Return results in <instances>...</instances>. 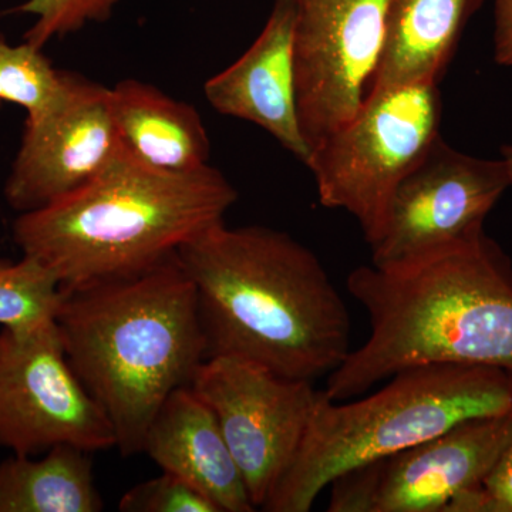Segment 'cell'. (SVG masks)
<instances>
[{
    "mask_svg": "<svg viewBox=\"0 0 512 512\" xmlns=\"http://www.w3.org/2000/svg\"><path fill=\"white\" fill-rule=\"evenodd\" d=\"M370 335L333 370V402L363 396L410 367L488 366L512 377V261L484 229L392 265H363L346 281Z\"/></svg>",
    "mask_w": 512,
    "mask_h": 512,
    "instance_id": "1",
    "label": "cell"
},
{
    "mask_svg": "<svg viewBox=\"0 0 512 512\" xmlns=\"http://www.w3.org/2000/svg\"><path fill=\"white\" fill-rule=\"evenodd\" d=\"M197 291L207 357L315 382L350 350L348 306L311 249L266 227L208 228L177 251Z\"/></svg>",
    "mask_w": 512,
    "mask_h": 512,
    "instance_id": "2",
    "label": "cell"
},
{
    "mask_svg": "<svg viewBox=\"0 0 512 512\" xmlns=\"http://www.w3.org/2000/svg\"><path fill=\"white\" fill-rule=\"evenodd\" d=\"M55 322L116 448L126 457L143 453L158 410L207 359L197 291L177 254L141 274L62 289Z\"/></svg>",
    "mask_w": 512,
    "mask_h": 512,
    "instance_id": "3",
    "label": "cell"
},
{
    "mask_svg": "<svg viewBox=\"0 0 512 512\" xmlns=\"http://www.w3.org/2000/svg\"><path fill=\"white\" fill-rule=\"evenodd\" d=\"M238 192L210 164L171 173L141 163L123 146L79 190L13 225L22 254L45 265L60 288L141 274L225 221Z\"/></svg>",
    "mask_w": 512,
    "mask_h": 512,
    "instance_id": "4",
    "label": "cell"
},
{
    "mask_svg": "<svg viewBox=\"0 0 512 512\" xmlns=\"http://www.w3.org/2000/svg\"><path fill=\"white\" fill-rule=\"evenodd\" d=\"M376 393L333 402L319 390L291 467L262 510L309 512L336 477L439 436L461 421L512 409V377L488 366L427 365Z\"/></svg>",
    "mask_w": 512,
    "mask_h": 512,
    "instance_id": "5",
    "label": "cell"
},
{
    "mask_svg": "<svg viewBox=\"0 0 512 512\" xmlns=\"http://www.w3.org/2000/svg\"><path fill=\"white\" fill-rule=\"evenodd\" d=\"M439 84H409L367 94L355 116L313 148L306 167L320 204L355 217L375 241L397 185L440 136Z\"/></svg>",
    "mask_w": 512,
    "mask_h": 512,
    "instance_id": "6",
    "label": "cell"
},
{
    "mask_svg": "<svg viewBox=\"0 0 512 512\" xmlns=\"http://www.w3.org/2000/svg\"><path fill=\"white\" fill-rule=\"evenodd\" d=\"M512 440V409L360 464L329 484V512H460Z\"/></svg>",
    "mask_w": 512,
    "mask_h": 512,
    "instance_id": "7",
    "label": "cell"
},
{
    "mask_svg": "<svg viewBox=\"0 0 512 512\" xmlns=\"http://www.w3.org/2000/svg\"><path fill=\"white\" fill-rule=\"evenodd\" d=\"M59 446L116 448L113 426L64 355L55 320L0 330V447L40 456Z\"/></svg>",
    "mask_w": 512,
    "mask_h": 512,
    "instance_id": "8",
    "label": "cell"
},
{
    "mask_svg": "<svg viewBox=\"0 0 512 512\" xmlns=\"http://www.w3.org/2000/svg\"><path fill=\"white\" fill-rule=\"evenodd\" d=\"M210 406L262 510L301 447L318 390L237 357H207L190 384Z\"/></svg>",
    "mask_w": 512,
    "mask_h": 512,
    "instance_id": "9",
    "label": "cell"
},
{
    "mask_svg": "<svg viewBox=\"0 0 512 512\" xmlns=\"http://www.w3.org/2000/svg\"><path fill=\"white\" fill-rule=\"evenodd\" d=\"M299 119L309 147L365 103L383 55L390 0H293Z\"/></svg>",
    "mask_w": 512,
    "mask_h": 512,
    "instance_id": "10",
    "label": "cell"
},
{
    "mask_svg": "<svg viewBox=\"0 0 512 512\" xmlns=\"http://www.w3.org/2000/svg\"><path fill=\"white\" fill-rule=\"evenodd\" d=\"M510 187L503 158L468 156L440 137L394 190L369 244L372 264H397L476 234Z\"/></svg>",
    "mask_w": 512,
    "mask_h": 512,
    "instance_id": "11",
    "label": "cell"
},
{
    "mask_svg": "<svg viewBox=\"0 0 512 512\" xmlns=\"http://www.w3.org/2000/svg\"><path fill=\"white\" fill-rule=\"evenodd\" d=\"M120 147L109 89L69 73L62 96L26 120L6 201L20 214L52 204L96 178Z\"/></svg>",
    "mask_w": 512,
    "mask_h": 512,
    "instance_id": "12",
    "label": "cell"
},
{
    "mask_svg": "<svg viewBox=\"0 0 512 512\" xmlns=\"http://www.w3.org/2000/svg\"><path fill=\"white\" fill-rule=\"evenodd\" d=\"M293 0H275L261 35L237 62L211 77L204 93L212 109L264 128L308 165L312 148L299 119Z\"/></svg>",
    "mask_w": 512,
    "mask_h": 512,
    "instance_id": "13",
    "label": "cell"
},
{
    "mask_svg": "<svg viewBox=\"0 0 512 512\" xmlns=\"http://www.w3.org/2000/svg\"><path fill=\"white\" fill-rule=\"evenodd\" d=\"M143 453L201 491L220 512L256 510L217 417L190 386L165 400L148 427Z\"/></svg>",
    "mask_w": 512,
    "mask_h": 512,
    "instance_id": "14",
    "label": "cell"
},
{
    "mask_svg": "<svg viewBox=\"0 0 512 512\" xmlns=\"http://www.w3.org/2000/svg\"><path fill=\"white\" fill-rule=\"evenodd\" d=\"M485 0H390L383 55L370 92L439 84Z\"/></svg>",
    "mask_w": 512,
    "mask_h": 512,
    "instance_id": "15",
    "label": "cell"
},
{
    "mask_svg": "<svg viewBox=\"0 0 512 512\" xmlns=\"http://www.w3.org/2000/svg\"><path fill=\"white\" fill-rule=\"evenodd\" d=\"M109 106L121 146L141 163L171 173L208 165L210 137L191 104L151 84L123 80L109 89Z\"/></svg>",
    "mask_w": 512,
    "mask_h": 512,
    "instance_id": "16",
    "label": "cell"
},
{
    "mask_svg": "<svg viewBox=\"0 0 512 512\" xmlns=\"http://www.w3.org/2000/svg\"><path fill=\"white\" fill-rule=\"evenodd\" d=\"M87 451L59 446L0 461V512H97L103 501Z\"/></svg>",
    "mask_w": 512,
    "mask_h": 512,
    "instance_id": "17",
    "label": "cell"
},
{
    "mask_svg": "<svg viewBox=\"0 0 512 512\" xmlns=\"http://www.w3.org/2000/svg\"><path fill=\"white\" fill-rule=\"evenodd\" d=\"M62 301L56 276L36 259H0V326L29 330L53 322Z\"/></svg>",
    "mask_w": 512,
    "mask_h": 512,
    "instance_id": "18",
    "label": "cell"
},
{
    "mask_svg": "<svg viewBox=\"0 0 512 512\" xmlns=\"http://www.w3.org/2000/svg\"><path fill=\"white\" fill-rule=\"evenodd\" d=\"M67 74L56 70L39 47L28 42L9 45L0 37V101L23 107L28 117L49 109L62 96Z\"/></svg>",
    "mask_w": 512,
    "mask_h": 512,
    "instance_id": "19",
    "label": "cell"
},
{
    "mask_svg": "<svg viewBox=\"0 0 512 512\" xmlns=\"http://www.w3.org/2000/svg\"><path fill=\"white\" fill-rule=\"evenodd\" d=\"M121 0H26L18 10L35 16L25 42L43 49L56 37L70 35L87 23L104 22Z\"/></svg>",
    "mask_w": 512,
    "mask_h": 512,
    "instance_id": "20",
    "label": "cell"
},
{
    "mask_svg": "<svg viewBox=\"0 0 512 512\" xmlns=\"http://www.w3.org/2000/svg\"><path fill=\"white\" fill-rule=\"evenodd\" d=\"M121 512H220L217 505L183 478L163 471L134 485L121 497Z\"/></svg>",
    "mask_w": 512,
    "mask_h": 512,
    "instance_id": "21",
    "label": "cell"
},
{
    "mask_svg": "<svg viewBox=\"0 0 512 512\" xmlns=\"http://www.w3.org/2000/svg\"><path fill=\"white\" fill-rule=\"evenodd\" d=\"M483 487L491 501V511L512 512V440L485 477Z\"/></svg>",
    "mask_w": 512,
    "mask_h": 512,
    "instance_id": "22",
    "label": "cell"
},
{
    "mask_svg": "<svg viewBox=\"0 0 512 512\" xmlns=\"http://www.w3.org/2000/svg\"><path fill=\"white\" fill-rule=\"evenodd\" d=\"M494 60L512 67V0H494Z\"/></svg>",
    "mask_w": 512,
    "mask_h": 512,
    "instance_id": "23",
    "label": "cell"
},
{
    "mask_svg": "<svg viewBox=\"0 0 512 512\" xmlns=\"http://www.w3.org/2000/svg\"><path fill=\"white\" fill-rule=\"evenodd\" d=\"M501 154H503L504 163L507 164L508 174H510L512 187V146H505L503 151H501Z\"/></svg>",
    "mask_w": 512,
    "mask_h": 512,
    "instance_id": "24",
    "label": "cell"
}]
</instances>
